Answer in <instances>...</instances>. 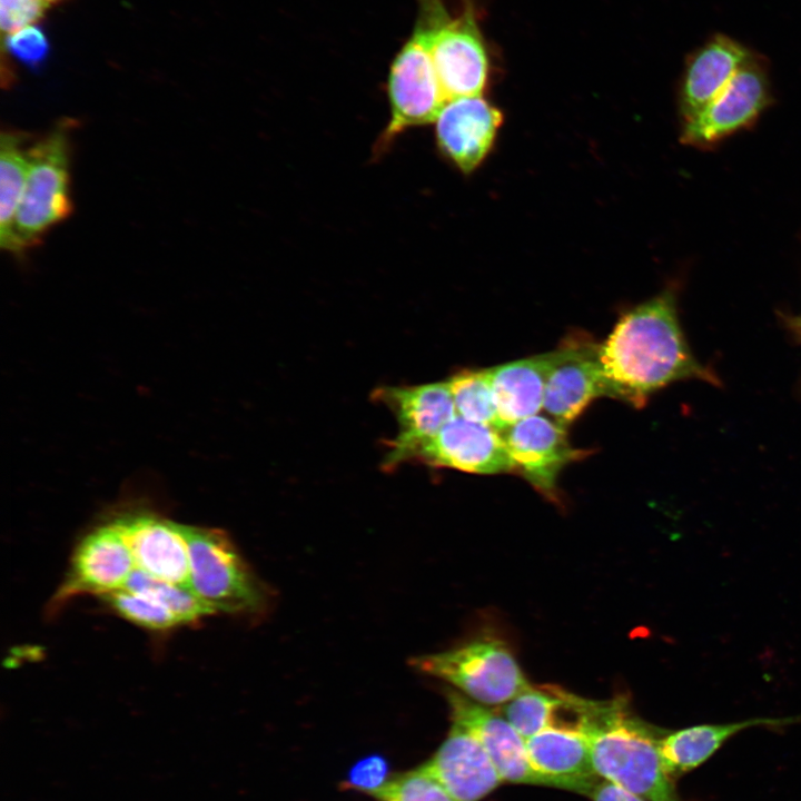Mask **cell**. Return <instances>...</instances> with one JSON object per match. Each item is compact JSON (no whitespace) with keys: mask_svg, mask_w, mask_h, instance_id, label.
<instances>
[{"mask_svg":"<svg viewBox=\"0 0 801 801\" xmlns=\"http://www.w3.org/2000/svg\"><path fill=\"white\" fill-rule=\"evenodd\" d=\"M577 726L589 738L599 778L645 801H682L659 753L665 731L630 715L623 700L585 699Z\"/></svg>","mask_w":801,"mask_h":801,"instance_id":"2","label":"cell"},{"mask_svg":"<svg viewBox=\"0 0 801 801\" xmlns=\"http://www.w3.org/2000/svg\"><path fill=\"white\" fill-rule=\"evenodd\" d=\"M136 568L132 554L110 520L86 534L72 555L69 573L55 597L56 605L81 594L102 596L123 589Z\"/></svg>","mask_w":801,"mask_h":801,"instance_id":"11","label":"cell"},{"mask_svg":"<svg viewBox=\"0 0 801 801\" xmlns=\"http://www.w3.org/2000/svg\"><path fill=\"white\" fill-rule=\"evenodd\" d=\"M392 777L389 763L385 756L368 755L353 764L343 784L348 790L373 797Z\"/></svg>","mask_w":801,"mask_h":801,"instance_id":"28","label":"cell"},{"mask_svg":"<svg viewBox=\"0 0 801 801\" xmlns=\"http://www.w3.org/2000/svg\"><path fill=\"white\" fill-rule=\"evenodd\" d=\"M586 797L592 801H645L603 779L589 790Z\"/></svg>","mask_w":801,"mask_h":801,"instance_id":"31","label":"cell"},{"mask_svg":"<svg viewBox=\"0 0 801 801\" xmlns=\"http://www.w3.org/2000/svg\"><path fill=\"white\" fill-rule=\"evenodd\" d=\"M607 396L642 407L647 397L671 383L699 379L720 385L700 364L682 332L675 296L665 290L625 313L599 346Z\"/></svg>","mask_w":801,"mask_h":801,"instance_id":"1","label":"cell"},{"mask_svg":"<svg viewBox=\"0 0 801 801\" xmlns=\"http://www.w3.org/2000/svg\"><path fill=\"white\" fill-rule=\"evenodd\" d=\"M189 554L191 591L215 614H265L271 596L265 583L222 530L182 525Z\"/></svg>","mask_w":801,"mask_h":801,"instance_id":"3","label":"cell"},{"mask_svg":"<svg viewBox=\"0 0 801 801\" xmlns=\"http://www.w3.org/2000/svg\"><path fill=\"white\" fill-rule=\"evenodd\" d=\"M503 437L516 471L550 500H556V481L564 466L586 455L572 447L565 426L537 414L503 431Z\"/></svg>","mask_w":801,"mask_h":801,"instance_id":"12","label":"cell"},{"mask_svg":"<svg viewBox=\"0 0 801 801\" xmlns=\"http://www.w3.org/2000/svg\"><path fill=\"white\" fill-rule=\"evenodd\" d=\"M387 95L389 120L374 146L377 157L409 128L435 122L447 102L422 33L414 29L389 69Z\"/></svg>","mask_w":801,"mask_h":801,"instance_id":"7","label":"cell"},{"mask_svg":"<svg viewBox=\"0 0 801 801\" xmlns=\"http://www.w3.org/2000/svg\"><path fill=\"white\" fill-rule=\"evenodd\" d=\"M112 521L136 567L166 582L189 587V554L182 524L149 511H129Z\"/></svg>","mask_w":801,"mask_h":801,"instance_id":"13","label":"cell"},{"mask_svg":"<svg viewBox=\"0 0 801 801\" xmlns=\"http://www.w3.org/2000/svg\"><path fill=\"white\" fill-rule=\"evenodd\" d=\"M607 396L599 347L587 339L570 340L555 350L543 409L563 426L571 424L599 396Z\"/></svg>","mask_w":801,"mask_h":801,"instance_id":"15","label":"cell"},{"mask_svg":"<svg viewBox=\"0 0 801 801\" xmlns=\"http://www.w3.org/2000/svg\"><path fill=\"white\" fill-rule=\"evenodd\" d=\"M452 722L471 731L482 743L503 781L552 787L551 780L533 769L526 740L503 716L457 690H447Z\"/></svg>","mask_w":801,"mask_h":801,"instance_id":"14","label":"cell"},{"mask_svg":"<svg viewBox=\"0 0 801 801\" xmlns=\"http://www.w3.org/2000/svg\"><path fill=\"white\" fill-rule=\"evenodd\" d=\"M105 602L117 614L141 627L167 632L182 622L165 605L145 594L120 589L102 595Z\"/></svg>","mask_w":801,"mask_h":801,"instance_id":"26","label":"cell"},{"mask_svg":"<svg viewBox=\"0 0 801 801\" xmlns=\"http://www.w3.org/2000/svg\"><path fill=\"white\" fill-rule=\"evenodd\" d=\"M798 722H801V715L692 725L664 732L659 740V753L664 770L673 779L701 765L725 741L741 731L754 726H785Z\"/></svg>","mask_w":801,"mask_h":801,"instance_id":"21","label":"cell"},{"mask_svg":"<svg viewBox=\"0 0 801 801\" xmlns=\"http://www.w3.org/2000/svg\"><path fill=\"white\" fill-rule=\"evenodd\" d=\"M372 395L394 414L398 426L386 445L388 451L382 462L385 472L408 463L421 445L457 416L447 382L380 386Z\"/></svg>","mask_w":801,"mask_h":801,"instance_id":"8","label":"cell"},{"mask_svg":"<svg viewBox=\"0 0 801 801\" xmlns=\"http://www.w3.org/2000/svg\"><path fill=\"white\" fill-rule=\"evenodd\" d=\"M411 664L483 705L505 704L530 685L507 644L491 636L414 657Z\"/></svg>","mask_w":801,"mask_h":801,"instance_id":"6","label":"cell"},{"mask_svg":"<svg viewBox=\"0 0 801 801\" xmlns=\"http://www.w3.org/2000/svg\"><path fill=\"white\" fill-rule=\"evenodd\" d=\"M534 770L554 788L585 794L601 779L592 764L590 741L572 723H554L526 740Z\"/></svg>","mask_w":801,"mask_h":801,"instance_id":"18","label":"cell"},{"mask_svg":"<svg viewBox=\"0 0 801 801\" xmlns=\"http://www.w3.org/2000/svg\"><path fill=\"white\" fill-rule=\"evenodd\" d=\"M2 47L17 60L33 69L46 60L49 52L47 37L33 24L8 34Z\"/></svg>","mask_w":801,"mask_h":801,"instance_id":"29","label":"cell"},{"mask_svg":"<svg viewBox=\"0 0 801 801\" xmlns=\"http://www.w3.org/2000/svg\"><path fill=\"white\" fill-rule=\"evenodd\" d=\"M771 100L765 63L753 55L701 112L683 122L682 141L712 147L753 125Z\"/></svg>","mask_w":801,"mask_h":801,"instance_id":"9","label":"cell"},{"mask_svg":"<svg viewBox=\"0 0 801 801\" xmlns=\"http://www.w3.org/2000/svg\"><path fill=\"white\" fill-rule=\"evenodd\" d=\"M42 1H44L48 6H50V4L56 3V2H58V1H60V0H42Z\"/></svg>","mask_w":801,"mask_h":801,"instance_id":"32","label":"cell"},{"mask_svg":"<svg viewBox=\"0 0 801 801\" xmlns=\"http://www.w3.org/2000/svg\"><path fill=\"white\" fill-rule=\"evenodd\" d=\"M745 46L716 34L689 59L681 82L679 109L683 122L701 112L753 57Z\"/></svg>","mask_w":801,"mask_h":801,"instance_id":"19","label":"cell"},{"mask_svg":"<svg viewBox=\"0 0 801 801\" xmlns=\"http://www.w3.org/2000/svg\"><path fill=\"white\" fill-rule=\"evenodd\" d=\"M417 29L429 50L446 100L481 96L488 58L473 8L448 17L442 0H418Z\"/></svg>","mask_w":801,"mask_h":801,"instance_id":"5","label":"cell"},{"mask_svg":"<svg viewBox=\"0 0 801 801\" xmlns=\"http://www.w3.org/2000/svg\"><path fill=\"white\" fill-rule=\"evenodd\" d=\"M123 589L152 597L169 609L184 625L198 623L215 614L189 587L157 578L135 568Z\"/></svg>","mask_w":801,"mask_h":801,"instance_id":"25","label":"cell"},{"mask_svg":"<svg viewBox=\"0 0 801 801\" xmlns=\"http://www.w3.org/2000/svg\"><path fill=\"white\" fill-rule=\"evenodd\" d=\"M554 359L555 350L488 368L498 432L543 408L545 385Z\"/></svg>","mask_w":801,"mask_h":801,"instance_id":"20","label":"cell"},{"mask_svg":"<svg viewBox=\"0 0 801 801\" xmlns=\"http://www.w3.org/2000/svg\"><path fill=\"white\" fill-rule=\"evenodd\" d=\"M49 6L42 0H0V24L6 37L32 26Z\"/></svg>","mask_w":801,"mask_h":801,"instance_id":"30","label":"cell"},{"mask_svg":"<svg viewBox=\"0 0 801 801\" xmlns=\"http://www.w3.org/2000/svg\"><path fill=\"white\" fill-rule=\"evenodd\" d=\"M409 462L487 475L516 469L501 432L458 415L421 445Z\"/></svg>","mask_w":801,"mask_h":801,"instance_id":"10","label":"cell"},{"mask_svg":"<svg viewBox=\"0 0 801 801\" xmlns=\"http://www.w3.org/2000/svg\"><path fill=\"white\" fill-rule=\"evenodd\" d=\"M23 134L2 131L0 139V245L11 254L16 214L29 169Z\"/></svg>","mask_w":801,"mask_h":801,"instance_id":"22","label":"cell"},{"mask_svg":"<svg viewBox=\"0 0 801 801\" xmlns=\"http://www.w3.org/2000/svg\"><path fill=\"white\" fill-rule=\"evenodd\" d=\"M458 416L497 429V414L488 368L464 369L447 380Z\"/></svg>","mask_w":801,"mask_h":801,"instance_id":"24","label":"cell"},{"mask_svg":"<svg viewBox=\"0 0 801 801\" xmlns=\"http://www.w3.org/2000/svg\"><path fill=\"white\" fill-rule=\"evenodd\" d=\"M75 121L60 120L28 150L29 169L16 214L11 254L21 257L42 243L44 235L72 212L70 191V130Z\"/></svg>","mask_w":801,"mask_h":801,"instance_id":"4","label":"cell"},{"mask_svg":"<svg viewBox=\"0 0 801 801\" xmlns=\"http://www.w3.org/2000/svg\"><path fill=\"white\" fill-rule=\"evenodd\" d=\"M424 765L457 801H479L504 782L479 740L455 722Z\"/></svg>","mask_w":801,"mask_h":801,"instance_id":"17","label":"cell"},{"mask_svg":"<svg viewBox=\"0 0 801 801\" xmlns=\"http://www.w3.org/2000/svg\"><path fill=\"white\" fill-rule=\"evenodd\" d=\"M501 111L482 96L448 100L435 120L439 151L464 174L488 154L502 123Z\"/></svg>","mask_w":801,"mask_h":801,"instance_id":"16","label":"cell"},{"mask_svg":"<svg viewBox=\"0 0 801 801\" xmlns=\"http://www.w3.org/2000/svg\"><path fill=\"white\" fill-rule=\"evenodd\" d=\"M373 798L376 801H457L424 764L393 775Z\"/></svg>","mask_w":801,"mask_h":801,"instance_id":"27","label":"cell"},{"mask_svg":"<svg viewBox=\"0 0 801 801\" xmlns=\"http://www.w3.org/2000/svg\"><path fill=\"white\" fill-rule=\"evenodd\" d=\"M564 704V690L545 685H527L504 704V718L525 739L555 723Z\"/></svg>","mask_w":801,"mask_h":801,"instance_id":"23","label":"cell"}]
</instances>
